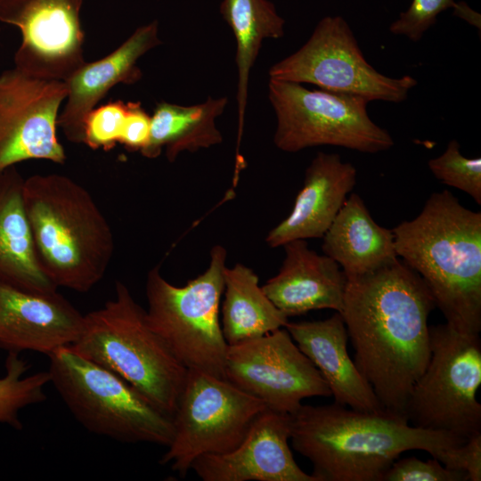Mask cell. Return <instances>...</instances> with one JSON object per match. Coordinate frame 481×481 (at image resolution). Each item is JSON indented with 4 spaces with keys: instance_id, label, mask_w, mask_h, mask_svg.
<instances>
[{
    "instance_id": "28",
    "label": "cell",
    "mask_w": 481,
    "mask_h": 481,
    "mask_svg": "<svg viewBox=\"0 0 481 481\" xmlns=\"http://www.w3.org/2000/svg\"><path fill=\"white\" fill-rule=\"evenodd\" d=\"M127 102H110L94 108L87 113L83 124V142L89 148L110 150L118 143Z\"/></svg>"
},
{
    "instance_id": "30",
    "label": "cell",
    "mask_w": 481,
    "mask_h": 481,
    "mask_svg": "<svg viewBox=\"0 0 481 481\" xmlns=\"http://www.w3.org/2000/svg\"><path fill=\"white\" fill-rule=\"evenodd\" d=\"M467 473L445 468L438 460L407 457L395 461L382 481H467Z\"/></svg>"
},
{
    "instance_id": "16",
    "label": "cell",
    "mask_w": 481,
    "mask_h": 481,
    "mask_svg": "<svg viewBox=\"0 0 481 481\" xmlns=\"http://www.w3.org/2000/svg\"><path fill=\"white\" fill-rule=\"evenodd\" d=\"M84 314L57 290L42 292L0 283V348L49 355L72 346Z\"/></svg>"
},
{
    "instance_id": "26",
    "label": "cell",
    "mask_w": 481,
    "mask_h": 481,
    "mask_svg": "<svg viewBox=\"0 0 481 481\" xmlns=\"http://www.w3.org/2000/svg\"><path fill=\"white\" fill-rule=\"evenodd\" d=\"M29 369L19 354L9 352L5 374L0 378V423L20 428V412L46 399L45 387L50 383L48 371L25 376Z\"/></svg>"
},
{
    "instance_id": "24",
    "label": "cell",
    "mask_w": 481,
    "mask_h": 481,
    "mask_svg": "<svg viewBox=\"0 0 481 481\" xmlns=\"http://www.w3.org/2000/svg\"><path fill=\"white\" fill-rule=\"evenodd\" d=\"M223 293L221 327L228 346L285 328L289 322L259 285L257 274L242 264L225 266Z\"/></svg>"
},
{
    "instance_id": "25",
    "label": "cell",
    "mask_w": 481,
    "mask_h": 481,
    "mask_svg": "<svg viewBox=\"0 0 481 481\" xmlns=\"http://www.w3.org/2000/svg\"><path fill=\"white\" fill-rule=\"evenodd\" d=\"M220 14L236 41L238 148L248 103L250 71L264 40L284 36L285 20L269 0H222Z\"/></svg>"
},
{
    "instance_id": "29",
    "label": "cell",
    "mask_w": 481,
    "mask_h": 481,
    "mask_svg": "<svg viewBox=\"0 0 481 481\" xmlns=\"http://www.w3.org/2000/svg\"><path fill=\"white\" fill-rule=\"evenodd\" d=\"M454 4V0H412L408 9L391 23L389 31L417 42L436 24L437 16Z\"/></svg>"
},
{
    "instance_id": "13",
    "label": "cell",
    "mask_w": 481,
    "mask_h": 481,
    "mask_svg": "<svg viewBox=\"0 0 481 481\" xmlns=\"http://www.w3.org/2000/svg\"><path fill=\"white\" fill-rule=\"evenodd\" d=\"M67 93L64 81L15 67L0 73V171L29 159L65 161L56 128Z\"/></svg>"
},
{
    "instance_id": "2",
    "label": "cell",
    "mask_w": 481,
    "mask_h": 481,
    "mask_svg": "<svg viewBox=\"0 0 481 481\" xmlns=\"http://www.w3.org/2000/svg\"><path fill=\"white\" fill-rule=\"evenodd\" d=\"M466 440L414 427L405 416L385 409L302 404L290 415L289 441L310 461L316 481H382L404 452L422 450L436 459Z\"/></svg>"
},
{
    "instance_id": "18",
    "label": "cell",
    "mask_w": 481,
    "mask_h": 481,
    "mask_svg": "<svg viewBox=\"0 0 481 481\" xmlns=\"http://www.w3.org/2000/svg\"><path fill=\"white\" fill-rule=\"evenodd\" d=\"M356 175L354 165L338 154L318 152L306 169L291 212L268 232L267 245L322 238L355 186Z\"/></svg>"
},
{
    "instance_id": "11",
    "label": "cell",
    "mask_w": 481,
    "mask_h": 481,
    "mask_svg": "<svg viewBox=\"0 0 481 481\" xmlns=\"http://www.w3.org/2000/svg\"><path fill=\"white\" fill-rule=\"evenodd\" d=\"M269 78L312 84L322 90L399 103L417 85L412 76L390 77L364 58L344 18L325 16L295 53L273 64Z\"/></svg>"
},
{
    "instance_id": "4",
    "label": "cell",
    "mask_w": 481,
    "mask_h": 481,
    "mask_svg": "<svg viewBox=\"0 0 481 481\" xmlns=\"http://www.w3.org/2000/svg\"><path fill=\"white\" fill-rule=\"evenodd\" d=\"M22 193L43 272L57 288L92 289L111 262L114 239L91 193L60 174L30 175Z\"/></svg>"
},
{
    "instance_id": "23",
    "label": "cell",
    "mask_w": 481,
    "mask_h": 481,
    "mask_svg": "<svg viewBox=\"0 0 481 481\" xmlns=\"http://www.w3.org/2000/svg\"><path fill=\"white\" fill-rule=\"evenodd\" d=\"M227 104L226 96H208L205 102L191 106L159 102L151 117L148 142L141 153L154 159L165 147L167 159L173 162L183 151L194 152L220 143L223 136L216 119Z\"/></svg>"
},
{
    "instance_id": "32",
    "label": "cell",
    "mask_w": 481,
    "mask_h": 481,
    "mask_svg": "<svg viewBox=\"0 0 481 481\" xmlns=\"http://www.w3.org/2000/svg\"><path fill=\"white\" fill-rule=\"evenodd\" d=\"M150 128L151 117L141 103L129 102L118 143L130 151H141L148 142Z\"/></svg>"
},
{
    "instance_id": "12",
    "label": "cell",
    "mask_w": 481,
    "mask_h": 481,
    "mask_svg": "<svg viewBox=\"0 0 481 481\" xmlns=\"http://www.w3.org/2000/svg\"><path fill=\"white\" fill-rule=\"evenodd\" d=\"M224 377L267 408L289 415L305 398L331 395L317 368L285 328L228 346Z\"/></svg>"
},
{
    "instance_id": "21",
    "label": "cell",
    "mask_w": 481,
    "mask_h": 481,
    "mask_svg": "<svg viewBox=\"0 0 481 481\" xmlns=\"http://www.w3.org/2000/svg\"><path fill=\"white\" fill-rule=\"evenodd\" d=\"M322 239L323 254L339 265L347 280L399 258L392 229L378 224L356 193L347 197Z\"/></svg>"
},
{
    "instance_id": "8",
    "label": "cell",
    "mask_w": 481,
    "mask_h": 481,
    "mask_svg": "<svg viewBox=\"0 0 481 481\" xmlns=\"http://www.w3.org/2000/svg\"><path fill=\"white\" fill-rule=\"evenodd\" d=\"M430 358L409 395L404 415L412 426L463 439L481 432L479 335L446 322L429 326Z\"/></svg>"
},
{
    "instance_id": "10",
    "label": "cell",
    "mask_w": 481,
    "mask_h": 481,
    "mask_svg": "<svg viewBox=\"0 0 481 481\" xmlns=\"http://www.w3.org/2000/svg\"><path fill=\"white\" fill-rule=\"evenodd\" d=\"M226 379L188 370L173 419V437L159 463L184 477L205 454L236 448L266 409Z\"/></svg>"
},
{
    "instance_id": "17",
    "label": "cell",
    "mask_w": 481,
    "mask_h": 481,
    "mask_svg": "<svg viewBox=\"0 0 481 481\" xmlns=\"http://www.w3.org/2000/svg\"><path fill=\"white\" fill-rule=\"evenodd\" d=\"M161 44L159 23L153 20L138 27L118 47L105 57L86 61L67 80L66 103L58 118L66 138L83 142L84 119L116 85L134 84L142 77L138 60Z\"/></svg>"
},
{
    "instance_id": "3",
    "label": "cell",
    "mask_w": 481,
    "mask_h": 481,
    "mask_svg": "<svg viewBox=\"0 0 481 481\" xmlns=\"http://www.w3.org/2000/svg\"><path fill=\"white\" fill-rule=\"evenodd\" d=\"M398 257L428 288L457 331L481 330V213L449 191L432 193L413 219L392 229Z\"/></svg>"
},
{
    "instance_id": "1",
    "label": "cell",
    "mask_w": 481,
    "mask_h": 481,
    "mask_svg": "<svg viewBox=\"0 0 481 481\" xmlns=\"http://www.w3.org/2000/svg\"><path fill=\"white\" fill-rule=\"evenodd\" d=\"M435 307L421 277L400 258L346 281L339 314L354 363L389 412L405 416L411 390L428 363V319Z\"/></svg>"
},
{
    "instance_id": "9",
    "label": "cell",
    "mask_w": 481,
    "mask_h": 481,
    "mask_svg": "<svg viewBox=\"0 0 481 481\" xmlns=\"http://www.w3.org/2000/svg\"><path fill=\"white\" fill-rule=\"evenodd\" d=\"M268 99L276 117L273 143L281 151L330 145L377 153L394 146L388 131L368 115L366 98L269 78Z\"/></svg>"
},
{
    "instance_id": "27",
    "label": "cell",
    "mask_w": 481,
    "mask_h": 481,
    "mask_svg": "<svg viewBox=\"0 0 481 481\" xmlns=\"http://www.w3.org/2000/svg\"><path fill=\"white\" fill-rule=\"evenodd\" d=\"M428 165L436 179L481 204V159L463 156L456 140L450 141L444 153L431 159Z\"/></svg>"
},
{
    "instance_id": "5",
    "label": "cell",
    "mask_w": 481,
    "mask_h": 481,
    "mask_svg": "<svg viewBox=\"0 0 481 481\" xmlns=\"http://www.w3.org/2000/svg\"><path fill=\"white\" fill-rule=\"evenodd\" d=\"M72 346L173 416L188 370L151 328L146 310L126 284L116 281L114 298L84 314L81 332Z\"/></svg>"
},
{
    "instance_id": "20",
    "label": "cell",
    "mask_w": 481,
    "mask_h": 481,
    "mask_svg": "<svg viewBox=\"0 0 481 481\" xmlns=\"http://www.w3.org/2000/svg\"><path fill=\"white\" fill-rule=\"evenodd\" d=\"M285 329L328 384L334 403L363 412L384 410L348 355V335L338 312L324 320L288 322Z\"/></svg>"
},
{
    "instance_id": "31",
    "label": "cell",
    "mask_w": 481,
    "mask_h": 481,
    "mask_svg": "<svg viewBox=\"0 0 481 481\" xmlns=\"http://www.w3.org/2000/svg\"><path fill=\"white\" fill-rule=\"evenodd\" d=\"M445 468L467 473L470 481L481 480V432L463 444L444 450L436 458Z\"/></svg>"
},
{
    "instance_id": "14",
    "label": "cell",
    "mask_w": 481,
    "mask_h": 481,
    "mask_svg": "<svg viewBox=\"0 0 481 481\" xmlns=\"http://www.w3.org/2000/svg\"><path fill=\"white\" fill-rule=\"evenodd\" d=\"M83 0H0V21L17 27L15 68L45 79L67 80L85 62Z\"/></svg>"
},
{
    "instance_id": "22",
    "label": "cell",
    "mask_w": 481,
    "mask_h": 481,
    "mask_svg": "<svg viewBox=\"0 0 481 481\" xmlns=\"http://www.w3.org/2000/svg\"><path fill=\"white\" fill-rule=\"evenodd\" d=\"M23 182L15 167L0 171V283L49 292L57 287L43 272L23 202Z\"/></svg>"
},
{
    "instance_id": "15",
    "label": "cell",
    "mask_w": 481,
    "mask_h": 481,
    "mask_svg": "<svg viewBox=\"0 0 481 481\" xmlns=\"http://www.w3.org/2000/svg\"><path fill=\"white\" fill-rule=\"evenodd\" d=\"M289 439L290 415L266 408L236 448L202 455L191 469L203 481H316L296 462Z\"/></svg>"
},
{
    "instance_id": "7",
    "label": "cell",
    "mask_w": 481,
    "mask_h": 481,
    "mask_svg": "<svg viewBox=\"0 0 481 481\" xmlns=\"http://www.w3.org/2000/svg\"><path fill=\"white\" fill-rule=\"evenodd\" d=\"M226 257V249L216 245L206 271L185 285L167 281L159 265L148 272L145 283L151 328L187 370L221 379L228 348L219 320Z\"/></svg>"
},
{
    "instance_id": "19",
    "label": "cell",
    "mask_w": 481,
    "mask_h": 481,
    "mask_svg": "<svg viewBox=\"0 0 481 481\" xmlns=\"http://www.w3.org/2000/svg\"><path fill=\"white\" fill-rule=\"evenodd\" d=\"M282 247L285 257L278 273L262 286L274 306L288 318L317 309L340 313L347 279L339 265L310 249L306 240Z\"/></svg>"
},
{
    "instance_id": "6",
    "label": "cell",
    "mask_w": 481,
    "mask_h": 481,
    "mask_svg": "<svg viewBox=\"0 0 481 481\" xmlns=\"http://www.w3.org/2000/svg\"><path fill=\"white\" fill-rule=\"evenodd\" d=\"M50 383L88 431L123 443L167 446L172 416L124 379L79 354L72 346L49 355Z\"/></svg>"
}]
</instances>
